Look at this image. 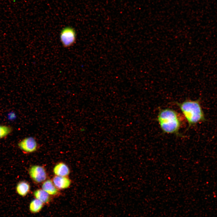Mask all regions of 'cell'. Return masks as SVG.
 I'll return each instance as SVG.
<instances>
[{
	"label": "cell",
	"instance_id": "obj_4",
	"mask_svg": "<svg viewBox=\"0 0 217 217\" xmlns=\"http://www.w3.org/2000/svg\"><path fill=\"white\" fill-rule=\"evenodd\" d=\"M29 172L31 179L37 183L43 182L47 177L45 168L40 165H36L32 166L30 168Z\"/></svg>",
	"mask_w": 217,
	"mask_h": 217
},
{
	"label": "cell",
	"instance_id": "obj_5",
	"mask_svg": "<svg viewBox=\"0 0 217 217\" xmlns=\"http://www.w3.org/2000/svg\"><path fill=\"white\" fill-rule=\"evenodd\" d=\"M18 146L23 152L30 153L36 150L38 145L34 138L32 137H28L20 141L18 143Z\"/></svg>",
	"mask_w": 217,
	"mask_h": 217
},
{
	"label": "cell",
	"instance_id": "obj_2",
	"mask_svg": "<svg viewBox=\"0 0 217 217\" xmlns=\"http://www.w3.org/2000/svg\"><path fill=\"white\" fill-rule=\"evenodd\" d=\"M175 103L178 107L187 121L188 128L205 120L204 114L199 100L186 99Z\"/></svg>",
	"mask_w": 217,
	"mask_h": 217
},
{
	"label": "cell",
	"instance_id": "obj_1",
	"mask_svg": "<svg viewBox=\"0 0 217 217\" xmlns=\"http://www.w3.org/2000/svg\"><path fill=\"white\" fill-rule=\"evenodd\" d=\"M157 120L162 132L183 137L179 132L182 121L179 114L175 110L165 108L159 111Z\"/></svg>",
	"mask_w": 217,
	"mask_h": 217
},
{
	"label": "cell",
	"instance_id": "obj_10",
	"mask_svg": "<svg viewBox=\"0 0 217 217\" xmlns=\"http://www.w3.org/2000/svg\"><path fill=\"white\" fill-rule=\"evenodd\" d=\"M30 189V186L29 183L26 181H21L17 184L16 191L19 195L24 197L29 193Z\"/></svg>",
	"mask_w": 217,
	"mask_h": 217
},
{
	"label": "cell",
	"instance_id": "obj_8",
	"mask_svg": "<svg viewBox=\"0 0 217 217\" xmlns=\"http://www.w3.org/2000/svg\"><path fill=\"white\" fill-rule=\"evenodd\" d=\"M33 195L35 198L40 200L45 205H49L52 202V197L42 189L35 190L33 192Z\"/></svg>",
	"mask_w": 217,
	"mask_h": 217
},
{
	"label": "cell",
	"instance_id": "obj_3",
	"mask_svg": "<svg viewBox=\"0 0 217 217\" xmlns=\"http://www.w3.org/2000/svg\"><path fill=\"white\" fill-rule=\"evenodd\" d=\"M60 37L63 46L65 48L69 47L75 43L76 39V33L72 27H66L61 30Z\"/></svg>",
	"mask_w": 217,
	"mask_h": 217
},
{
	"label": "cell",
	"instance_id": "obj_7",
	"mask_svg": "<svg viewBox=\"0 0 217 217\" xmlns=\"http://www.w3.org/2000/svg\"><path fill=\"white\" fill-rule=\"evenodd\" d=\"M42 188L52 197L58 196L60 195L59 190L55 186L52 180L50 179L44 181Z\"/></svg>",
	"mask_w": 217,
	"mask_h": 217
},
{
	"label": "cell",
	"instance_id": "obj_6",
	"mask_svg": "<svg viewBox=\"0 0 217 217\" xmlns=\"http://www.w3.org/2000/svg\"><path fill=\"white\" fill-rule=\"evenodd\" d=\"M52 181L55 186L59 190L67 189L71 184V180L67 176L55 175L53 178Z\"/></svg>",
	"mask_w": 217,
	"mask_h": 217
},
{
	"label": "cell",
	"instance_id": "obj_11",
	"mask_svg": "<svg viewBox=\"0 0 217 217\" xmlns=\"http://www.w3.org/2000/svg\"><path fill=\"white\" fill-rule=\"evenodd\" d=\"M44 205L40 200L35 198L31 200L29 204V211L31 213H37L41 211Z\"/></svg>",
	"mask_w": 217,
	"mask_h": 217
},
{
	"label": "cell",
	"instance_id": "obj_9",
	"mask_svg": "<svg viewBox=\"0 0 217 217\" xmlns=\"http://www.w3.org/2000/svg\"><path fill=\"white\" fill-rule=\"evenodd\" d=\"M53 172L56 176H67L70 174V170L66 164L60 162L55 165L53 169Z\"/></svg>",
	"mask_w": 217,
	"mask_h": 217
},
{
	"label": "cell",
	"instance_id": "obj_12",
	"mask_svg": "<svg viewBox=\"0 0 217 217\" xmlns=\"http://www.w3.org/2000/svg\"><path fill=\"white\" fill-rule=\"evenodd\" d=\"M12 131L13 128L11 126L0 124V140L6 137Z\"/></svg>",
	"mask_w": 217,
	"mask_h": 217
}]
</instances>
